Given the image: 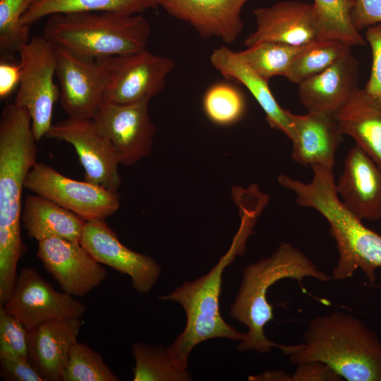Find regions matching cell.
<instances>
[{
	"label": "cell",
	"instance_id": "1",
	"mask_svg": "<svg viewBox=\"0 0 381 381\" xmlns=\"http://www.w3.org/2000/svg\"><path fill=\"white\" fill-rule=\"evenodd\" d=\"M37 140L27 109L6 106L0 119V298L12 293L18 260L25 253L20 231L22 193L37 163Z\"/></svg>",
	"mask_w": 381,
	"mask_h": 381
},
{
	"label": "cell",
	"instance_id": "2",
	"mask_svg": "<svg viewBox=\"0 0 381 381\" xmlns=\"http://www.w3.org/2000/svg\"><path fill=\"white\" fill-rule=\"evenodd\" d=\"M311 181L304 183L286 175L278 176L279 184L292 191L301 207L317 210L329 223L332 237L339 252L332 279L351 277L360 269L370 283L381 267V235L363 224L342 203L336 190L333 169L311 166Z\"/></svg>",
	"mask_w": 381,
	"mask_h": 381
},
{
	"label": "cell",
	"instance_id": "3",
	"mask_svg": "<svg viewBox=\"0 0 381 381\" xmlns=\"http://www.w3.org/2000/svg\"><path fill=\"white\" fill-rule=\"evenodd\" d=\"M289 356L296 365L321 362L349 381H381V341L349 314L332 312L315 318L304 342Z\"/></svg>",
	"mask_w": 381,
	"mask_h": 381
},
{
	"label": "cell",
	"instance_id": "4",
	"mask_svg": "<svg viewBox=\"0 0 381 381\" xmlns=\"http://www.w3.org/2000/svg\"><path fill=\"white\" fill-rule=\"evenodd\" d=\"M312 277L323 282L332 276L320 270L301 250L291 243H282L270 256L248 265L243 270L242 283L231 306V318L248 327L238 349L268 352L272 347L288 354L294 345L279 344L268 339L265 327L274 318L273 306L267 301L269 288L277 282L290 278L299 282Z\"/></svg>",
	"mask_w": 381,
	"mask_h": 381
},
{
	"label": "cell",
	"instance_id": "5",
	"mask_svg": "<svg viewBox=\"0 0 381 381\" xmlns=\"http://www.w3.org/2000/svg\"><path fill=\"white\" fill-rule=\"evenodd\" d=\"M255 219L251 214H246L231 248L207 274L193 282H185L173 292L159 297L162 300L177 301L186 314L184 330L166 349L171 361L181 370H186L188 356L200 343L219 337L237 341L245 337V333L236 331L222 317L219 296L224 270L237 255L243 252Z\"/></svg>",
	"mask_w": 381,
	"mask_h": 381
},
{
	"label": "cell",
	"instance_id": "6",
	"mask_svg": "<svg viewBox=\"0 0 381 381\" xmlns=\"http://www.w3.org/2000/svg\"><path fill=\"white\" fill-rule=\"evenodd\" d=\"M150 25L142 14L72 12L48 17L43 35L82 58L100 60L146 49Z\"/></svg>",
	"mask_w": 381,
	"mask_h": 381
},
{
	"label": "cell",
	"instance_id": "7",
	"mask_svg": "<svg viewBox=\"0 0 381 381\" xmlns=\"http://www.w3.org/2000/svg\"><path fill=\"white\" fill-rule=\"evenodd\" d=\"M21 78L13 103L28 109L37 142L52 126L55 103L60 90L54 83L56 47L43 35L35 36L18 52Z\"/></svg>",
	"mask_w": 381,
	"mask_h": 381
},
{
	"label": "cell",
	"instance_id": "8",
	"mask_svg": "<svg viewBox=\"0 0 381 381\" xmlns=\"http://www.w3.org/2000/svg\"><path fill=\"white\" fill-rule=\"evenodd\" d=\"M107 72L104 100L126 104L149 101L164 89L173 59L146 49L100 59Z\"/></svg>",
	"mask_w": 381,
	"mask_h": 381
},
{
	"label": "cell",
	"instance_id": "9",
	"mask_svg": "<svg viewBox=\"0 0 381 381\" xmlns=\"http://www.w3.org/2000/svg\"><path fill=\"white\" fill-rule=\"evenodd\" d=\"M25 188L70 210L84 221L105 219L119 208L116 192L62 175L52 167L37 162L29 171Z\"/></svg>",
	"mask_w": 381,
	"mask_h": 381
},
{
	"label": "cell",
	"instance_id": "10",
	"mask_svg": "<svg viewBox=\"0 0 381 381\" xmlns=\"http://www.w3.org/2000/svg\"><path fill=\"white\" fill-rule=\"evenodd\" d=\"M0 306L26 329L50 320L80 318L85 311L83 303L65 291L54 289L31 267L20 270L11 296Z\"/></svg>",
	"mask_w": 381,
	"mask_h": 381
},
{
	"label": "cell",
	"instance_id": "11",
	"mask_svg": "<svg viewBox=\"0 0 381 381\" xmlns=\"http://www.w3.org/2000/svg\"><path fill=\"white\" fill-rule=\"evenodd\" d=\"M148 104L143 101L119 104L103 100L92 119L113 145L121 164L132 165L151 153L156 128Z\"/></svg>",
	"mask_w": 381,
	"mask_h": 381
},
{
	"label": "cell",
	"instance_id": "12",
	"mask_svg": "<svg viewBox=\"0 0 381 381\" xmlns=\"http://www.w3.org/2000/svg\"><path fill=\"white\" fill-rule=\"evenodd\" d=\"M56 47L61 107L68 118L92 120L104 100L108 79L106 68L99 60L82 58Z\"/></svg>",
	"mask_w": 381,
	"mask_h": 381
},
{
	"label": "cell",
	"instance_id": "13",
	"mask_svg": "<svg viewBox=\"0 0 381 381\" xmlns=\"http://www.w3.org/2000/svg\"><path fill=\"white\" fill-rule=\"evenodd\" d=\"M45 137L73 145L84 168L85 179L117 193L121 185L118 155L92 120L68 118L53 123Z\"/></svg>",
	"mask_w": 381,
	"mask_h": 381
},
{
	"label": "cell",
	"instance_id": "14",
	"mask_svg": "<svg viewBox=\"0 0 381 381\" xmlns=\"http://www.w3.org/2000/svg\"><path fill=\"white\" fill-rule=\"evenodd\" d=\"M80 244L98 262L128 275L139 293L150 292L159 277V264L125 246L105 219L86 221Z\"/></svg>",
	"mask_w": 381,
	"mask_h": 381
},
{
	"label": "cell",
	"instance_id": "15",
	"mask_svg": "<svg viewBox=\"0 0 381 381\" xmlns=\"http://www.w3.org/2000/svg\"><path fill=\"white\" fill-rule=\"evenodd\" d=\"M37 256L61 289L83 296L99 286L107 277L80 243L53 237L38 241Z\"/></svg>",
	"mask_w": 381,
	"mask_h": 381
},
{
	"label": "cell",
	"instance_id": "16",
	"mask_svg": "<svg viewBox=\"0 0 381 381\" xmlns=\"http://www.w3.org/2000/svg\"><path fill=\"white\" fill-rule=\"evenodd\" d=\"M253 13L256 28L244 40L246 47L265 42L303 46L318 40L312 4L282 1Z\"/></svg>",
	"mask_w": 381,
	"mask_h": 381
},
{
	"label": "cell",
	"instance_id": "17",
	"mask_svg": "<svg viewBox=\"0 0 381 381\" xmlns=\"http://www.w3.org/2000/svg\"><path fill=\"white\" fill-rule=\"evenodd\" d=\"M249 0H156L169 15L189 24L203 38L234 43L243 29L241 14Z\"/></svg>",
	"mask_w": 381,
	"mask_h": 381
},
{
	"label": "cell",
	"instance_id": "18",
	"mask_svg": "<svg viewBox=\"0 0 381 381\" xmlns=\"http://www.w3.org/2000/svg\"><path fill=\"white\" fill-rule=\"evenodd\" d=\"M336 190L361 220L381 219V167L356 145L346 156Z\"/></svg>",
	"mask_w": 381,
	"mask_h": 381
},
{
	"label": "cell",
	"instance_id": "19",
	"mask_svg": "<svg viewBox=\"0 0 381 381\" xmlns=\"http://www.w3.org/2000/svg\"><path fill=\"white\" fill-rule=\"evenodd\" d=\"M359 64L351 52L324 71L298 85V95L308 113L334 116L358 88Z\"/></svg>",
	"mask_w": 381,
	"mask_h": 381
},
{
	"label": "cell",
	"instance_id": "20",
	"mask_svg": "<svg viewBox=\"0 0 381 381\" xmlns=\"http://www.w3.org/2000/svg\"><path fill=\"white\" fill-rule=\"evenodd\" d=\"M81 325L80 318H65L27 329L28 361L44 381L61 380Z\"/></svg>",
	"mask_w": 381,
	"mask_h": 381
},
{
	"label": "cell",
	"instance_id": "21",
	"mask_svg": "<svg viewBox=\"0 0 381 381\" xmlns=\"http://www.w3.org/2000/svg\"><path fill=\"white\" fill-rule=\"evenodd\" d=\"M291 123L292 159L302 165L320 164L333 169L343 133L334 116L289 113Z\"/></svg>",
	"mask_w": 381,
	"mask_h": 381
},
{
	"label": "cell",
	"instance_id": "22",
	"mask_svg": "<svg viewBox=\"0 0 381 381\" xmlns=\"http://www.w3.org/2000/svg\"><path fill=\"white\" fill-rule=\"evenodd\" d=\"M210 61L227 80L245 86L262 109L269 125L284 133L291 140L290 111L278 104L267 81L248 68L236 52L226 46L214 49L210 54Z\"/></svg>",
	"mask_w": 381,
	"mask_h": 381
},
{
	"label": "cell",
	"instance_id": "23",
	"mask_svg": "<svg viewBox=\"0 0 381 381\" xmlns=\"http://www.w3.org/2000/svg\"><path fill=\"white\" fill-rule=\"evenodd\" d=\"M334 118L343 134L381 167V100L358 87Z\"/></svg>",
	"mask_w": 381,
	"mask_h": 381
},
{
	"label": "cell",
	"instance_id": "24",
	"mask_svg": "<svg viewBox=\"0 0 381 381\" xmlns=\"http://www.w3.org/2000/svg\"><path fill=\"white\" fill-rule=\"evenodd\" d=\"M21 220L28 236L40 241L57 237L80 243L85 221L42 195L26 196Z\"/></svg>",
	"mask_w": 381,
	"mask_h": 381
},
{
	"label": "cell",
	"instance_id": "25",
	"mask_svg": "<svg viewBox=\"0 0 381 381\" xmlns=\"http://www.w3.org/2000/svg\"><path fill=\"white\" fill-rule=\"evenodd\" d=\"M157 8L156 0H36L23 14L20 22L30 26L56 13L111 12L135 15Z\"/></svg>",
	"mask_w": 381,
	"mask_h": 381
},
{
	"label": "cell",
	"instance_id": "26",
	"mask_svg": "<svg viewBox=\"0 0 381 381\" xmlns=\"http://www.w3.org/2000/svg\"><path fill=\"white\" fill-rule=\"evenodd\" d=\"M353 0H314L313 14L318 40H339L349 46L365 45L353 25Z\"/></svg>",
	"mask_w": 381,
	"mask_h": 381
},
{
	"label": "cell",
	"instance_id": "27",
	"mask_svg": "<svg viewBox=\"0 0 381 381\" xmlns=\"http://www.w3.org/2000/svg\"><path fill=\"white\" fill-rule=\"evenodd\" d=\"M351 52V46L339 40H316L304 46L291 62L285 76L298 85L332 66Z\"/></svg>",
	"mask_w": 381,
	"mask_h": 381
},
{
	"label": "cell",
	"instance_id": "28",
	"mask_svg": "<svg viewBox=\"0 0 381 381\" xmlns=\"http://www.w3.org/2000/svg\"><path fill=\"white\" fill-rule=\"evenodd\" d=\"M305 45L265 42L236 53L248 68L268 82L277 75L285 77L292 61Z\"/></svg>",
	"mask_w": 381,
	"mask_h": 381
},
{
	"label": "cell",
	"instance_id": "29",
	"mask_svg": "<svg viewBox=\"0 0 381 381\" xmlns=\"http://www.w3.org/2000/svg\"><path fill=\"white\" fill-rule=\"evenodd\" d=\"M202 108L207 117L219 126L238 122L247 108L246 97L235 85L218 81L210 85L202 97Z\"/></svg>",
	"mask_w": 381,
	"mask_h": 381
},
{
	"label": "cell",
	"instance_id": "30",
	"mask_svg": "<svg viewBox=\"0 0 381 381\" xmlns=\"http://www.w3.org/2000/svg\"><path fill=\"white\" fill-rule=\"evenodd\" d=\"M135 365L134 381L188 380L190 375L179 368L161 346L137 342L132 347Z\"/></svg>",
	"mask_w": 381,
	"mask_h": 381
},
{
	"label": "cell",
	"instance_id": "31",
	"mask_svg": "<svg viewBox=\"0 0 381 381\" xmlns=\"http://www.w3.org/2000/svg\"><path fill=\"white\" fill-rule=\"evenodd\" d=\"M36 0H0L1 59L10 60L30 39V26L20 19Z\"/></svg>",
	"mask_w": 381,
	"mask_h": 381
},
{
	"label": "cell",
	"instance_id": "32",
	"mask_svg": "<svg viewBox=\"0 0 381 381\" xmlns=\"http://www.w3.org/2000/svg\"><path fill=\"white\" fill-rule=\"evenodd\" d=\"M102 357L89 346L76 341L72 346L62 381H118Z\"/></svg>",
	"mask_w": 381,
	"mask_h": 381
},
{
	"label": "cell",
	"instance_id": "33",
	"mask_svg": "<svg viewBox=\"0 0 381 381\" xmlns=\"http://www.w3.org/2000/svg\"><path fill=\"white\" fill-rule=\"evenodd\" d=\"M0 358L28 359L26 328L1 306Z\"/></svg>",
	"mask_w": 381,
	"mask_h": 381
},
{
	"label": "cell",
	"instance_id": "34",
	"mask_svg": "<svg viewBox=\"0 0 381 381\" xmlns=\"http://www.w3.org/2000/svg\"><path fill=\"white\" fill-rule=\"evenodd\" d=\"M365 38L370 47L372 65L364 90L381 100V23L366 28Z\"/></svg>",
	"mask_w": 381,
	"mask_h": 381
},
{
	"label": "cell",
	"instance_id": "35",
	"mask_svg": "<svg viewBox=\"0 0 381 381\" xmlns=\"http://www.w3.org/2000/svg\"><path fill=\"white\" fill-rule=\"evenodd\" d=\"M353 1L351 18L358 32L381 23V0Z\"/></svg>",
	"mask_w": 381,
	"mask_h": 381
},
{
	"label": "cell",
	"instance_id": "36",
	"mask_svg": "<svg viewBox=\"0 0 381 381\" xmlns=\"http://www.w3.org/2000/svg\"><path fill=\"white\" fill-rule=\"evenodd\" d=\"M0 375L7 381H44L28 359L0 358Z\"/></svg>",
	"mask_w": 381,
	"mask_h": 381
},
{
	"label": "cell",
	"instance_id": "37",
	"mask_svg": "<svg viewBox=\"0 0 381 381\" xmlns=\"http://www.w3.org/2000/svg\"><path fill=\"white\" fill-rule=\"evenodd\" d=\"M298 367L289 380H341V377L325 364L310 361L297 365Z\"/></svg>",
	"mask_w": 381,
	"mask_h": 381
},
{
	"label": "cell",
	"instance_id": "38",
	"mask_svg": "<svg viewBox=\"0 0 381 381\" xmlns=\"http://www.w3.org/2000/svg\"><path fill=\"white\" fill-rule=\"evenodd\" d=\"M21 78V65L10 60L1 59L0 62V98L8 97L19 85Z\"/></svg>",
	"mask_w": 381,
	"mask_h": 381
}]
</instances>
